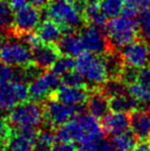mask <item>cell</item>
Masks as SVG:
<instances>
[{"label":"cell","instance_id":"30","mask_svg":"<svg viewBox=\"0 0 150 151\" xmlns=\"http://www.w3.org/2000/svg\"><path fill=\"white\" fill-rule=\"evenodd\" d=\"M18 103L29 100V88L26 82L22 81H11Z\"/></svg>","mask_w":150,"mask_h":151},{"label":"cell","instance_id":"44","mask_svg":"<svg viewBox=\"0 0 150 151\" xmlns=\"http://www.w3.org/2000/svg\"><path fill=\"white\" fill-rule=\"evenodd\" d=\"M71 1H72V0H71Z\"/></svg>","mask_w":150,"mask_h":151},{"label":"cell","instance_id":"18","mask_svg":"<svg viewBox=\"0 0 150 151\" xmlns=\"http://www.w3.org/2000/svg\"><path fill=\"white\" fill-rule=\"evenodd\" d=\"M57 45H58L61 55L73 57V58L77 57L84 50L81 39H80L79 35H77L75 32L63 34L61 39L57 42Z\"/></svg>","mask_w":150,"mask_h":151},{"label":"cell","instance_id":"7","mask_svg":"<svg viewBox=\"0 0 150 151\" xmlns=\"http://www.w3.org/2000/svg\"><path fill=\"white\" fill-rule=\"evenodd\" d=\"M0 61L12 67H25L33 62L30 48L23 42L11 40H7L2 44Z\"/></svg>","mask_w":150,"mask_h":151},{"label":"cell","instance_id":"14","mask_svg":"<svg viewBox=\"0 0 150 151\" xmlns=\"http://www.w3.org/2000/svg\"><path fill=\"white\" fill-rule=\"evenodd\" d=\"M130 127L138 140L150 139V111L136 109L130 112Z\"/></svg>","mask_w":150,"mask_h":151},{"label":"cell","instance_id":"11","mask_svg":"<svg viewBox=\"0 0 150 151\" xmlns=\"http://www.w3.org/2000/svg\"><path fill=\"white\" fill-rule=\"evenodd\" d=\"M88 95H90V90L88 86L74 88V86L61 84L56 91L50 93L48 97L59 100L67 105H82L86 103Z\"/></svg>","mask_w":150,"mask_h":151},{"label":"cell","instance_id":"5","mask_svg":"<svg viewBox=\"0 0 150 151\" xmlns=\"http://www.w3.org/2000/svg\"><path fill=\"white\" fill-rule=\"evenodd\" d=\"M40 10L41 9L28 2L23 7L14 10L11 26L9 28L10 33L14 37H18L25 32L33 31L37 28L41 19Z\"/></svg>","mask_w":150,"mask_h":151},{"label":"cell","instance_id":"39","mask_svg":"<svg viewBox=\"0 0 150 151\" xmlns=\"http://www.w3.org/2000/svg\"><path fill=\"white\" fill-rule=\"evenodd\" d=\"M31 3L33 4L34 6H36L37 8L39 9H43V8L46 7L48 3V0H30Z\"/></svg>","mask_w":150,"mask_h":151},{"label":"cell","instance_id":"22","mask_svg":"<svg viewBox=\"0 0 150 151\" xmlns=\"http://www.w3.org/2000/svg\"><path fill=\"white\" fill-rule=\"evenodd\" d=\"M137 138L132 129H126V132L118 135L112 136L110 140L113 147L117 151H131L137 143Z\"/></svg>","mask_w":150,"mask_h":151},{"label":"cell","instance_id":"20","mask_svg":"<svg viewBox=\"0 0 150 151\" xmlns=\"http://www.w3.org/2000/svg\"><path fill=\"white\" fill-rule=\"evenodd\" d=\"M126 93L136 99L139 103V108L150 111V88L142 86L138 81L126 86Z\"/></svg>","mask_w":150,"mask_h":151},{"label":"cell","instance_id":"41","mask_svg":"<svg viewBox=\"0 0 150 151\" xmlns=\"http://www.w3.org/2000/svg\"><path fill=\"white\" fill-rule=\"evenodd\" d=\"M75 151H88V150H86L85 148H84L83 146H82V147H80V148H76Z\"/></svg>","mask_w":150,"mask_h":151},{"label":"cell","instance_id":"43","mask_svg":"<svg viewBox=\"0 0 150 151\" xmlns=\"http://www.w3.org/2000/svg\"><path fill=\"white\" fill-rule=\"evenodd\" d=\"M148 54H149V59H150V42H149V45H148Z\"/></svg>","mask_w":150,"mask_h":151},{"label":"cell","instance_id":"27","mask_svg":"<svg viewBox=\"0 0 150 151\" xmlns=\"http://www.w3.org/2000/svg\"><path fill=\"white\" fill-rule=\"evenodd\" d=\"M123 5V0H100V7L107 18L119 16Z\"/></svg>","mask_w":150,"mask_h":151},{"label":"cell","instance_id":"35","mask_svg":"<svg viewBox=\"0 0 150 151\" xmlns=\"http://www.w3.org/2000/svg\"><path fill=\"white\" fill-rule=\"evenodd\" d=\"M75 142H61L57 141L52 144L50 151H75L76 149Z\"/></svg>","mask_w":150,"mask_h":151},{"label":"cell","instance_id":"36","mask_svg":"<svg viewBox=\"0 0 150 151\" xmlns=\"http://www.w3.org/2000/svg\"><path fill=\"white\" fill-rule=\"evenodd\" d=\"M97 151H115V148L113 147L110 140H107L103 138L100 140L97 146Z\"/></svg>","mask_w":150,"mask_h":151},{"label":"cell","instance_id":"2","mask_svg":"<svg viewBox=\"0 0 150 151\" xmlns=\"http://www.w3.org/2000/svg\"><path fill=\"white\" fill-rule=\"evenodd\" d=\"M104 30L112 47H122L140 37L138 21L124 16L111 18Z\"/></svg>","mask_w":150,"mask_h":151},{"label":"cell","instance_id":"28","mask_svg":"<svg viewBox=\"0 0 150 151\" xmlns=\"http://www.w3.org/2000/svg\"><path fill=\"white\" fill-rule=\"evenodd\" d=\"M138 18L140 38L145 42H150V12L147 9H143Z\"/></svg>","mask_w":150,"mask_h":151},{"label":"cell","instance_id":"26","mask_svg":"<svg viewBox=\"0 0 150 151\" xmlns=\"http://www.w3.org/2000/svg\"><path fill=\"white\" fill-rule=\"evenodd\" d=\"M14 19L12 10L8 0H0V29L9 30Z\"/></svg>","mask_w":150,"mask_h":151},{"label":"cell","instance_id":"23","mask_svg":"<svg viewBox=\"0 0 150 151\" xmlns=\"http://www.w3.org/2000/svg\"><path fill=\"white\" fill-rule=\"evenodd\" d=\"M99 88L107 98L115 97L126 93V86L118 78L107 79L102 86H99Z\"/></svg>","mask_w":150,"mask_h":151},{"label":"cell","instance_id":"19","mask_svg":"<svg viewBox=\"0 0 150 151\" xmlns=\"http://www.w3.org/2000/svg\"><path fill=\"white\" fill-rule=\"evenodd\" d=\"M109 110L113 112H130L139 109V103L136 99L126 93L108 98Z\"/></svg>","mask_w":150,"mask_h":151},{"label":"cell","instance_id":"42","mask_svg":"<svg viewBox=\"0 0 150 151\" xmlns=\"http://www.w3.org/2000/svg\"><path fill=\"white\" fill-rule=\"evenodd\" d=\"M2 44H3V38H2V36L0 35V52H1V47H2Z\"/></svg>","mask_w":150,"mask_h":151},{"label":"cell","instance_id":"8","mask_svg":"<svg viewBox=\"0 0 150 151\" xmlns=\"http://www.w3.org/2000/svg\"><path fill=\"white\" fill-rule=\"evenodd\" d=\"M36 133V129L10 127L9 134L0 149L1 151H33Z\"/></svg>","mask_w":150,"mask_h":151},{"label":"cell","instance_id":"17","mask_svg":"<svg viewBox=\"0 0 150 151\" xmlns=\"http://www.w3.org/2000/svg\"><path fill=\"white\" fill-rule=\"evenodd\" d=\"M36 34L43 43H57L63 35L61 26L54 20L46 18L37 26Z\"/></svg>","mask_w":150,"mask_h":151},{"label":"cell","instance_id":"32","mask_svg":"<svg viewBox=\"0 0 150 151\" xmlns=\"http://www.w3.org/2000/svg\"><path fill=\"white\" fill-rule=\"evenodd\" d=\"M12 74H14L12 66L4 63H0V82L11 81Z\"/></svg>","mask_w":150,"mask_h":151},{"label":"cell","instance_id":"3","mask_svg":"<svg viewBox=\"0 0 150 151\" xmlns=\"http://www.w3.org/2000/svg\"><path fill=\"white\" fill-rule=\"evenodd\" d=\"M45 9L47 18L58 23L62 30H77L85 25L71 0H50Z\"/></svg>","mask_w":150,"mask_h":151},{"label":"cell","instance_id":"4","mask_svg":"<svg viewBox=\"0 0 150 151\" xmlns=\"http://www.w3.org/2000/svg\"><path fill=\"white\" fill-rule=\"evenodd\" d=\"M43 119L45 125L57 129L61 124L67 122L76 114L84 113V104L82 105H67L63 102L47 97L42 103Z\"/></svg>","mask_w":150,"mask_h":151},{"label":"cell","instance_id":"37","mask_svg":"<svg viewBox=\"0 0 150 151\" xmlns=\"http://www.w3.org/2000/svg\"><path fill=\"white\" fill-rule=\"evenodd\" d=\"M131 151H150V139L139 140Z\"/></svg>","mask_w":150,"mask_h":151},{"label":"cell","instance_id":"9","mask_svg":"<svg viewBox=\"0 0 150 151\" xmlns=\"http://www.w3.org/2000/svg\"><path fill=\"white\" fill-rule=\"evenodd\" d=\"M60 86L61 79L59 75L52 71H46L29 82V99L31 98L37 102L42 101Z\"/></svg>","mask_w":150,"mask_h":151},{"label":"cell","instance_id":"40","mask_svg":"<svg viewBox=\"0 0 150 151\" xmlns=\"http://www.w3.org/2000/svg\"><path fill=\"white\" fill-rule=\"evenodd\" d=\"M137 1H138L139 6H140V8L142 10L147 8L150 5V0H137Z\"/></svg>","mask_w":150,"mask_h":151},{"label":"cell","instance_id":"6","mask_svg":"<svg viewBox=\"0 0 150 151\" xmlns=\"http://www.w3.org/2000/svg\"><path fill=\"white\" fill-rule=\"evenodd\" d=\"M79 37L84 50H88L97 56H102L108 50L112 48L104 29L94 25H84L80 30Z\"/></svg>","mask_w":150,"mask_h":151},{"label":"cell","instance_id":"1","mask_svg":"<svg viewBox=\"0 0 150 151\" xmlns=\"http://www.w3.org/2000/svg\"><path fill=\"white\" fill-rule=\"evenodd\" d=\"M8 124L14 129H32L38 131L43 124L42 104L37 101H27L18 103L6 117Z\"/></svg>","mask_w":150,"mask_h":151},{"label":"cell","instance_id":"13","mask_svg":"<svg viewBox=\"0 0 150 151\" xmlns=\"http://www.w3.org/2000/svg\"><path fill=\"white\" fill-rule=\"evenodd\" d=\"M101 127L105 134L115 136L130 129V113L126 112H111L101 118Z\"/></svg>","mask_w":150,"mask_h":151},{"label":"cell","instance_id":"12","mask_svg":"<svg viewBox=\"0 0 150 151\" xmlns=\"http://www.w3.org/2000/svg\"><path fill=\"white\" fill-rule=\"evenodd\" d=\"M32 61L39 69L47 70L61 56L57 43H39L31 50Z\"/></svg>","mask_w":150,"mask_h":151},{"label":"cell","instance_id":"34","mask_svg":"<svg viewBox=\"0 0 150 151\" xmlns=\"http://www.w3.org/2000/svg\"><path fill=\"white\" fill-rule=\"evenodd\" d=\"M9 132H10L9 124H8L6 118L3 117L1 111H0V148H1L2 144H3L4 141L6 140V138H7Z\"/></svg>","mask_w":150,"mask_h":151},{"label":"cell","instance_id":"10","mask_svg":"<svg viewBox=\"0 0 150 151\" xmlns=\"http://www.w3.org/2000/svg\"><path fill=\"white\" fill-rule=\"evenodd\" d=\"M119 52L126 65L138 69L146 66L150 60L148 46L146 45V42L140 37L139 39L122 46Z\"/></svg>","mask_w":150,"mask_h":151},{"label":"cell","instance_id":"31","mask_svg":"<svg viewBox=\"0 0 150 151\" xmlns=\"http://www.w3.org/2000/svg\"><path fill=\"white\" fill-rule=\"evenodd\" d=\"M17 38H20L23 43L26 44L30 50H32L33 47H35V46H37L39 43H41L38 35L36 33H34L33 31L25 32V33L19 35Z\"/></svg>","mask_w":150,"mask_h":151},{"label":"cell","instance_id":"15","mask_svg":"<svg viewBox=\"0 0 150 151\" xmlns=\"http://www.w3.org/2000/svg\"><path fill=\"white\" fill-rule=\"evenodd\" d=\"M88 113L97 119H101L109 112L108 98L100 91L99 88H92L88 98Z\"/></svg>","mask_w":150,"mask_h":151},{"label":"cell","instance_id":"16","mask_svg":"<svg viewBox=\"0 0 150 151\" xmlns=\"http://www.w3.org/2000/svg\"><path fill=\"white\" fill-rule=\"evenodd\" d=\"M82 75L85 78V81L92 84L93 88H99L108 79L106 67L100 56H96L92 63L88 65Z\"/></svg>","mask_w":150,"mask_h":151},{"label":"cell","instance_id":"38","mask_svg":"<svg viewBox=\"0 0 150 151\" xmlns=\"http://www.w3.org/2000/svg\"><path fill=\"white\" fill-rule=\"evenodd\" d=\"M9 3H10V6H11L12 10L14 12V10L23 7V6L27 3V0H10Z\"/></svg>","mask_w":150,"mask_h":151},{"label":"cell","instance_id":"45","mask_svg":"<svg viewBox=\"0 0 150 151\" xmlns=\"http://www.w3.org/2000/svg\"><path fill=\"white\" fill-rule=\"evenodd\" d=\"M48 1H50V0H48Z\"/></svg>","mask_w":150,"mask_h":151},{"label":"cell","instance_id":"21","mask_svg":"<svg viewBox=\"0 0 150 151\" xmlns=\"http://www.w3.org/2000/svg\"><path fill=\"white\" fill-rule=\"evenodd\" d=\"M18 104L11 81L0 82V110L9 111Z\"/></svg>","mask_w":150,"mask_h":151},{"label":"cell","instance_id":"29","mask_svg":"<svg viewBox=\"0 0 150 151\" xmlns=\"http://www.w3.org/2000/svg\"><path fill=\"white\" fill-rule=\"evenodd\" d=\"M138 68L131 67V66L124 65L121 70V73L119 75V79L126 84V86L131 83H134L137 81L138 78Z\"/></svg>","mask_w":150,"mask_h":151},{"label":"cell","instance_id":"25","mask_svg":"<svg viewBox=\"0 0 150 151\" xmlns=\"http://www.w3.org/2000/svg\"><path fill=\"white\" fill-rule=\"evenodd\" d=\"M74 67H75V59L73 58V57L63 56V55H61V56L57 59V61L52 64L50 69H52V71L54 72L55 74L61 76L62 74L74 69Z\"/></svg>","mask_w":150,"mask_h":151},{"label":"cell","instance_id":"24","mask_svg":"<svg viewBox=\"0 0 150 151\" xmlns=\"http://www.w3.org/2000/svg\"><path fill=\"white\" fill-rule=\"evenodd\" d=\"M61 84L67 86H74V88H80V86H88L84 76L77 71L76 69H72L66 73L62 74L60 77Z\"/></svg>","mask_w":150,"mask_h":151},{"label":"cell","instance_id":"33","mask_svg":"<svg viewBox=\"0 0 150 151\" xmlns=\"http://www.w3.org/2000/svg\"><path fill=\"white\" fill-rule=\"evenodd\" d=\"M137 81L142 84V86H147V88H150V68L149 67L144 66V67H142V68H139Z\"/></svg>","mask_w":150,"mask_h":151}]
</instances>
